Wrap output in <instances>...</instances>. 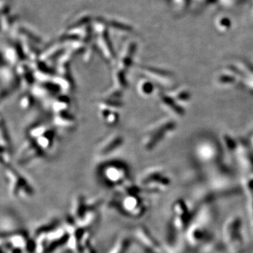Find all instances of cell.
<instances>
[{
    "label": "cell",
    "instance_id": "obj_1",
    "mask_svg": "<svg viewBox=\"0 0 253 253\" xmlns=\"http://www.w3.org/2000/svg\"><path fill=\"white\" fill-rule=\"evenodd\" d=\"M101 163L98 168L99 176L109 186L121 184L129 177V167L121 160H105Z\"/></svg>",
    "mask_w": 253,
    "mask_h": 253
},
{
    "label": "cell",
    "instance_id": "obj_2",
    "mask_svg": "<svg viewBox=\"0 0 253 253\" xmlns=\"http://www.w3.org/2000/svg\"><path fill=\"white\" fill-rule=\"evenodd\" d=\"M95 32L97 47L100 49L103 57L111 63L116 61V53L110 38L108 27L103 22V19L97 20Z\"/></svg>",
    "mask_w": 253,
    "mask_h": 253
},
{
    "label": "cell",
    "instance_id": "obj_3",
    "mask_svg": "<svg viewBox=\"0 0 253 253\" xmlns=\"http://www.w3.org/2000/svg\"><path fill=\"white\" fill-rule=\"evenodd\" d=\"M169 124L160 121L154 123L148 128L142 138V145L145 150H153L157 147L159 143L161 142L162 138L165 137Z\"/></svg>",
    "mask_w": 253,
    "mask_h": 253
},
{
    "label": "cell",
    "instance_id": "obj_4",
    "mask_svg": "<svg viewBox=\"0 0 253 253\" xmlns=\"http://www.w3.org/2000/svg\"><path fill=\"white\" fill-rule=\"evenodd\" d=\"M124 141V137L122 134L118 133L112 134L101 143L97 149V155L101 158H105L111 155L123 145Z\"/></svg>",
    "mask_w": 253,
    "mask_h": 253
},
{
    "label": "cell",
    "instance_id": "obj_5",
    "mask_svg": "<svg viewBox=\"0 0 253 253\" xmlns=\"http://www.w3.org/2000/svg\"><path fill=\"white\" fill-rule=\"evenodd\" d=\"M137 45L136 42H130L126 44L118 59L116 70L127 74L128 71L132 67L134 63V56L137 51Z\"/></svg>",
    "mask_w": 253,
    "mask_h": 253
},
{
    "label": "cell",
    "instance_id": "obj_6",
    "mask_svg": "<svg viewBox=\"0 0 253 253\" xmlns=\"http://www.w3.org/2000/svg\"><path fill=\"white\" fill-rule=\"evenodd\" d=\"M55 123L58 127L63 129H73L76 124V118L69 111L56 113Z\"/></svg>",
    "mask_w": 253,
    "mask_h": 253
},
{
    "label": "cell",
    "instance_id": "obj_7",
    "mask_svg": "<svg viewBox=\"0 0 253 253\" xmlns=\"http://www.w3.org/2000/svg\"><path fill=\"white\" fill-rule=\"evenodd\" d=\"M137 90L138 94L141 97L147 98L153 95L154 91H155V86H154L153 81L144 76L138 82Z\"/></svg>",
    "mask_w": 253,
    "mask_h": 253
},
{
    "label": "cell",
    "instance_id": "obj_8",
    "mask_svg": "<svg viewBox=\"0 0 253 253\" xmlns=\"http://www.w3.org/2000/svg\"><path fill=\"white\" fill-rule=\"evenodd\" d=\"M103 22L107 27H111L113 29H116L117 30L123 32H132V27L129 26V25H126V24H122L121 22L116 21H105L103 20Z\"/></svg>",
    "mask_w": 253,
    "mask_h": 253
}]
</instances>
